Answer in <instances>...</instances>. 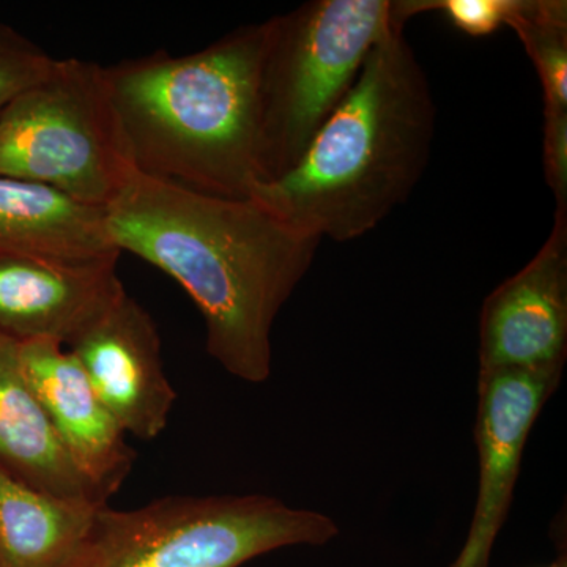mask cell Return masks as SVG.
<instances>
[{"instance_id": "6da1fadb", "label": "cell", "mask_w": 567, "mask_h": 567, "mask_svg": "<svg viewBox=\"0 0 567 567\" xmlns=\"http://www.w3.org/2000/svg\"><path fill=\"white\" fill-rule=\"evenodd\" d=\"M104 216L118 251L159 268L189 295L203 315L213 360L244 382H267L276 317L322 240L298 233L254 199L205 196L137 171Z\"/></svg>"}, {"instance_id": "7a4b0ae2", "label": "cell", "mask_w": 567, "mask_h": 567, "mask_svg": "<svg viewBox=\"0 0 567 567\" xmlns=\"http://www.w3.org/2000/svg\"><path fill=\"white\" fill-rule=\"evenodd\" d=\"M404 29L369 52L297 166L249 199L298 233L334 241L363 237L409 199L427 167L436 107Z\"/></svg>"}, {"instance_id": "3957f363", "label": "cell", "mask_w": 567, "mask_h": 567, "mask_svg": "<svg viewBox=\"0 0 567 567\" xmlns=\"http://www.w3.org/2000/svg\"><path fill=\"white\" fill-rule=\"evenodd\" d=\"M271 18L186 55L153 52L104 66L134 169L226 199L262 173V76Z\"/></svg>"}, {"instance_id": "277c9868", "label": "cell", "mask_w": 567, "mask_h": 567, "mask_svg": "<svg viewBox=\"0 0 567 567\" xmlns=\"http://www.w3.org/2000/svg\"><path fill=\"white\" fill-rule=\"evenodd\" d=\"M338 535L333 518L275 496L173 495L136 509L96 507L59 567H241Z\"/></svg>"}, {"instance_id": "5b68a950", "label": "cell", "mask_w": 567, "mask_h": 567, "mask_svg": "<svg viewBox=\"0 0 567 567\" xmlns=\"http://www.w3.org/2000/svg\"><path fill=\"white\" fill-rule=\"evenodd\" d=\"M395 25L391 0H312L271 18L262 76L264 182L293 169Z\"/></svg>"}, {"instance_id": "8992f818", "label": "cell", "mask_w": 567, "mask_h": 567, "mask_svg": "<svg viewBox=\"0 0 567 567\" xmlns=\"http://www.w3.org/2000/svg\"><path fill=\"white\" fill-rule=\"evenodd\" d=\"M134 173L99 63L55 59L50 73L0 115V177L106 208Z\"/></svg>"}, {"instance_id": "52a82bcc", "label": "cell", "mask_w": 567, "mask_h": 567, "mask_svg": "<svg viewBox=\"0 0 567 567\" xmlns=\"http://www.w3.org/2000/svg\"><path fill=\"white\" fill-rule=\"evenodd\" d=\"M561 379L563 369L480 371L475 423L480 483L472 524L451 567H491L513 506L529 432Z\"/></svg>"}, {"instance_id": "ba28073f", "label": "cell", "mask_w": 567, "mask_h": 567, "mask_svg": "<svg viewBox=\"0 0 567 567\" xmlns=\"http://www.w3.org/2000/svg\"><path fill=\"white\" fill-rule=\"evenodd\" d=\"M567 358V210L536 256L495 287L480 317V371L565 369Z\"/></svg>"}, {"instance_id": "9c48e42d", "label": "cell", "mask_w": 567, "mask_h": 567, "mask_svg": "<svg viewBox=\"0 0 567 567\" xmlns=\"http://www.w3.org/2000/svg\"><path fill=\"white\" fill-rule=\"evenodd\" d=\"M66 349L126 435L152 442L166 431L177 393L164 371L158 328L134 298L123 295Z\"/></svg>"}, {"instance_id": "30bf717a", "label": "cell", "mask_w": 567, "mask_h": 567, "mask_svg": "<svg viewBox=\"0 0 567 567\" xmlns=\"http://www.w3.org/2000/svg\"><path fill=\"white\" fill-rule=\"evenodd\" d=\"M20 360L70 461L93 494L107 503L136 462L128 435L65 346L48 339L20 342Z\"/></svg>"}, {"instance_id": "8fae6325", "label": "cell", "mask_w": 567, "mask_h": 567, "mask_svg": "<svg viewBox=\"0 0 567 567\" xmlns=\"http://www.w3.org/2000/svg\"><path fill=\"white\" fill-rule=\"evenodd\" d=\"M117 262L0 252V334L70 347L126 293Z\"/></svg>"}, {"instance_id": "7c38bea8", "label": "cell", "mask_w": 567, "mask_h": 567, "mask_svg": "<svg viewBox=\"0 0 567 567\" xmlns=\"http://www.w3.org/2000/svg\"><path fill=\"white\" fill-rule=\"evenodd\" d=\"M0 252L65 262H102L122 254L107 233L104 208L9 177H0Z\"/></svg>"}, {"instance_id": "4fadbf2b", "label": "cell", "mask_w": 567, "mask_h": 567, "mask_svg": "<svg viewBox=\"0 0 567 567\" xmlns=\"http://www.w3.org/2000/svg\"><path fill=\"white\" fill-rule=\"evenodd\" d=\"M0 470L62 498H99L63 450L50 417L24 374L20 342L0 334Z\"/></svg>"}, {"instance_id": "5bb4252c", "label": "cell", "mask_w": 567, "mask_h": 567, "mask_svg": "<svg viewBox=\"0 0 567 567\" xmlns=\"http://www.w3.org/2000/svg\"><path fill=\"white\" fill-rule=\"evenodd\" d=\"M100 506L47 494L0 470V567L61 566Z\"/></svg>"}, {"instance_id": "9a60e30c", "label": "cell", "mask_w": 567, "mask_h": 567, "mask_svg": "<svg viewBox=\"0 0 567 567\" xmlns=\"http://www.w3.org/2000/svg\"><path fill=\"white\" fill-rule=\"evenodd\" d=\"M532 59L544 92V111H567V3L517 0L507 22Z\"/></svg>"}, {"instance_id": "2e32d148", "label": "cell", "mask_w": 567, "mask_h": 567, "mask_svg": "<svg viewBox=\"0 0 567 567\" xmlns=\"http://www.w3.org/2000/svg\"><path fill=\"white\" fill-rule=\"evenodd\" d=\"M54 61L31 40L0 24V115L18 96L43 80Z\"/></svg>"}, {"instance_id": "e0dca14e", "label": "cell", "mask_w": 567, "mask_h": 567, "mask_svg": "<svg viewBox=\"0 0 567 567\" xmlns=\"http://www.w3.org/2000/svg\"><path fill=\"white\" fill-rule=\"evenodd\" d=\"M517 0H405L395 2V13L402 21L427 10L446 14L458 31L470 37H487L507 25Z\"/></svg>"}, {"instance_id": "ac0fdd59", "label": "cell", "mask_w": 567, "mask_h": 567, "mask_svg": "<svg viewBox=\"0 0 567 567\" xmlns=\"http://www.w3.org/2000/svg\"><path fill=\"white\" fill-rule=\"evenodd\" d=\"M544 171L557 210H567V111H544Z\"/></svg>"}, {"instance_id": "d6986e66", "label": "cell", "mask_w": 567, "mask_h": 567, "mask_svg": "<svg viewBox=\"0 0 567 567\" xmlns=\"http://www.w3.org/2000/svg\"><path fill=\"white\" fill-rule=\"evenodd\" d=\"M547 567H567L566 555H563V557H559L557 561L551 563V565Z\"/></svg>"}]
</instances>
